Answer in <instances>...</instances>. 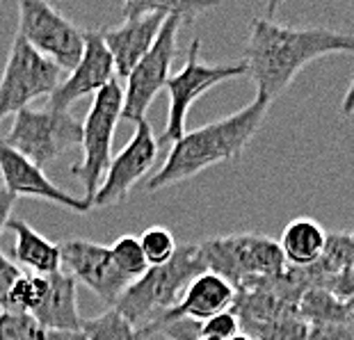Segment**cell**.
Here are the masks:
<instances>
[{
	"instance_id": "obj_11",
	"label": "cell",
	"mask_w": 354,
	"mask_h": 340,
	"mask_svg": "<svg viewBox=\"0 0 354 340\" xmlns=\"http://www.w3.org/2000/svg\"><path fill=\"white\" fill-rule=\"evenodd\" d=\"M158 151H160V142L153 135L149 119H142L140 124H135L133 138L128 140V144L119 151L117 158H112L99 192L92 199V208L117 206V203L126 201L133 187L153 169Z\"/></svg>"
},
{
	"instance_id": "obj_21",
	"label": "cell",
	"mask_w": 354,
	"mask_h": 340,
	"mask_svg": "<svg viewBox=\"0 0 354 340\" xmlns=\"http://www.w3.org/2000/svg\"><path fill=\"white\" fill-rule=\"evenodd\" d=\"M80 331L85 340H140L138 329L115 308L101 313L99 317L82 320Z\"/></svg>"
},
{
	"instance_id": "obj_28",
	"label": "cell",
	"mask_w": 354,
	"mask_h": 340,
	"mask_svg": "<svg viewBox=\"0 0 354 340\" xmlns=\"http://www.w3.org/2000/svg\"><path fill=\"white\" fill-rule=\"evenodd\" d=\"M19 196L12 194L7 187H0V238H3V233L7 229V222H10L12 217V208L14 203H17Z\"/></svg>"
},
{
	"instance_id": "obj_9",
	"label": "cell",
	"mask_w": 354,
	"mask_h": 340,
	"mask_svg": "<svg viewBox=\"0 0 354 340\" xmlns=\"http://www.w3.org/2000/svg\"><path fill=\"white\" fill-rule=\"evenodd\" d=\"M62 69L37 53L17 35L0 78V124L37 98H48L57 89Z\"/></svg>"
},
{
	"instance_id": "obj_20",
	"label": "cell",
	"mask_w": 354,
	"mask_h": 340,
	"mask_svg": "<svg viewBox=\"0 0 354 340\" xmlns=\"http://www.w3.org/2000/svg\"><path fill=\"white\" fill-rule=\"evenodd\" d=\"M0 340H85L82 331L46 329L28 313H0Z\"/></svg>"
},
{
	"instance_id": "obj_3",
	"label": "cell",
	"mask_w": 354,
	"mask_h": 340,
	"mask_svg": "<svg viewBox=\"0 0 354 340\" xmlns=\"http://www.w3.org/2000/svg\"><path fill=\"white\" fill-rule=\"evenodd\" d=\"M203 272H208V267L199 245H180L169 263L149 267L140 278L128 283V288L112 308L140 331L162 313H167L187 285Z\"/></svg>"
},
{
	"instance_id": "obj_13",
	"label": "cell",
	"mask_w": 354,
	"mask_h": 340,
	"mask_svg": "<svg viewBox=\"0 0 354 340\" xmlns=\"http://www.w3.org/2000/svg\"><path fill=\"white\" fill-rule=\"evenodd\" d=\"M115 80V62H112L110 50L103 41V35L96 32V30H85V50H82L80 62L59 82L55 92L46 98V108L69 112V108L78 98L89 94L96 96Z\"/></svg>"
},
{
	"instance_id": "obj_6",
	"label": "cell",
	"mask_w": 354,
	"mask_h": 340,
	"mask_svg": "<svg viewBox=\"0 0 354 340\" xmlns=\"http://www.w3.org/2000/svg\"><path fill=\"white\" fill-rule=\"evenodd\" d=\"M3 140L44 169L55 158L82 144V124L71 112L24 108L14 115L12 128Z\"/></svg>"
},
{
	"instance_id": "obj_31",
	"label": "cell",
	"mask_w": 354,
	"mask_h": 340,
	"mask_svg": "<svg viewBox=\"0 0 354 340\" xmlns=\"http://www.w3.org/2000/svg\"><path fill=\"white\" fill-rule=\"evenodd\" d=\"M229 340H256V338L250 336V334H238V336H233V338H229Z\"/></svg>"
},
{
	"instance_id": "obj_16",
	"label": "cell",
	"mask_w": 354,
	"mask_h": 340,
	"mask_svg": "<svg viewBox=\"0 0 354 340\" xmlns=\"http://www.w3.org/2000/svg\"><path fill=\"white\" fill-rule=\"evenodd\" d=\"M167 19V14L151 12L135 19H124L122 26L103 30V41L108 46L112 62H115L117 78H128L131 71L140 64L156 44V37Z\"/></svg>"
},
{
	"instance_id": "obj_25",
	"label": "cell",
	"mask_w": 354,
	"mask_h": 340,
	"mask_svg": "<svg viewBox=\"0 0 354 340\" xmlns=\"http://www.w3.org/2000/svg\"><path fill=\"white\" fill-rule=\"evenodd\" d=\"M199 334L201 338H208V340H229L240 334V317L233 308L222 311L203 324H199Z\"/></svg>"
},
{
	"instance_id": "obj_29",
	"label": "cell",
	"mask_w": 354,
	"mask_h": 340,
	"mask_svg": "<svg viewBox=\"0 0 354 340\" xmlns=\"http://www.w3.org/2000/svg\"><path fill=\"white\" fill-rule=\"evenodd\" d=\"M341 112L345 117L354 115V71H352V78H350V85L345 89V96H343V103H341Z\"/></svg>"
},
{
	"instance_id": "obj_5",
	"label": "cell",
	"mask_w": 354,
	"mask_h": 340,
	"mask_svg": "<svg viewBox=\"0 0 354 340\" xmlns=\"http://www.w3.org/2000/svg\"><path fill=\"white\" fill-rule=\"evenodd\" d=\"M201 39H192L187 48V59L176 73L169 75L165 92L169 96V110H167V124L162 128V135L158 142L171 147L176 140H180L187 131V112L199 98L210 92L213 87L222 85L227 80H236L247 75V64L229 62V64H203L199 59Z\"/></svg>"
},
{
	"instance_id": "obj_19",
	"label": "cell",
	"mask_w": 354,
	"mask_h": 340,
	"mask_svg": "<svg viewBox=\"0 0 354 340\" xmlns=\"http://www.w3.org/2000/svg\"><path fill=\"white\" fill-rule=\"evenodd\" d=\"M327 245V231L311 217H295L286 226L279 240L281 254L288 265L297 270L313 267Z\"/></svg>"
},
{
	"instance_id": "obj_14",
	"label": "cell",
	"mask_w": 354,
	"mask_h": 340,
	"mask_svg": "<svg viewBox=\"0 0 354 340\" xmlns=\"http://www.w3.org/2000/svg\"><path fill=\"white\" fill-rule=\"evenodd\" d=\"M233 301H236V288H233L227 278H222L215 272H203L201 276H197L187 285L185 292L180 294V299L167 313H162L158 320L147 324L145 329H140L138 336L140 340H147L151 334H160L165 327L183 320L203 324L213 315L229 311Z\"/></svg>"
},
{
	"instance_id": "obj_24",
	"label": "cell",
	"mask_w": 354,
	"mask_h": 340,
	"mask_svg": "<svg viewBox=\"0 0 354 340\" xmlns=\"http://www.w3.org/2000/svg\"><path fill=\"white\" fill-rule=\"evenodd\" d=\"M140 245H142V252H145L149 267H158V265L169 263L178 249L171 231L162 229V226H151V229H147L140 236Z\"/></svg>"
},
{
	"instance_id": "obj_10",
	"label": "cell",
	"mask_w": 354,
	"mask_h": 340,
	"mask_svg": "<svg viewBox=\"0 0 354 340\" xmlns=\"http://www.w3.org/2000/svg\"><path fill=\"white\" fill-rule=\"evenodd\" d=\"M185 21L187 19L180 17V14H171V17L165 19L151 50L140 59V64L126 78L122 112L124 122L140 124L142 119H147L149 105L153 103V98L167 85L171 75V62H174L178 53V30Z\"/></svg>"
},
{
	"instance_id": "obj_7",
	"label": "cell",
	"mask_w": 354,
	"mask_h": 340,
	"mask_svg": "<svg viewBox=\"0 0 354 340\" xmlns=\"http://www.w3.org/2000/svg\"><path fill=\"white\" fill-rule=\"evenodd\" d=\"M124 112V89L110 82L94 96L85 122H82V160L71 167V173L82 183L85 201L92 203L101 180L112 162V142Z\"/></svg>"
},
{
	"instance_id": "obj_26",
	"label": "cell",
	"mask_w": 354,
	"mask_h": 340,
	"mask_svg": "<svg viewBox=\"0 0 354 340\" xmlns=\"http://www.w3.org/2000/svg\"><path fill=\"white\" fill-rule=\"evenodd\" d=\"M304 340H354V329L348 322L311 324Z\"/></svg>"
},
{
	"instance_id": "obj_27",
	"label": "cell",
	"mask_w": 354,
	"mask_h": 340,
	"mask_svg": "<svg viewBox=\"0 0 354 340\" xmlns=\"http://www.w3.org/2000/svg\"><path fill=\"white\" fill-rule=\"evenodd\" d=\"M24 274L17 263L10 261L7 256L0 252V311L7 308V299H10V292L14 288V283L19 281V276Z\"/></svg>"
},
{
	"instance_id": "obj_17",
	"label": "cell",
	"mask_w": 354,
	"mask_h": 340,
	"mask_svg": "<svg viewBox=\"0 0 354 340\" xmlns=\"http://www.w3.org/2000/svg\"><path fill=\"white\" fill-rule=\"evenodd\" d=\"M32 317L46 329L80 331L82 317L78 311V283L66 272L44 276V292Z\"/></svg>"
},
{
	"instance_id": "obj_12",
	"label": "cell",
	"mask_w": 354,
	"mask_h": 340,
	"mask_svg": "<svg viewBox=\"0 0 354 340\" xmlns=\"http://www.w3.org/2000/svg\"><path fill=\"white\" fill-rule=\"evenodd\" d=\"M57 245L62 254V270H66V274L76 278V283L80 281L87 285L105 304L115 306L131 281L117 270L110 247L82 238H66Z\"/></svg>"
},
{
	"instance_id": "obj_32",
	"label": "cell",
	"mask_w": 354,
	"mask_h": 340,
	"mask_svg": "<svg viewBox=\"0 0 354 340\" xmlns=\"http://www.w3.org/2000/svg\"><path fill=\"white\" fill-rule=\"evenodd\" d=\"M350 238H352V243H354V233H350Z\"/></svg>"
},
{
	"instance_id": "obj_8",
	"label": "cell",
	"mask_w": 354,
	"mask_h": 340,
	"mask_svg": "<svg viewBox=\"0 0 354 340\" xmlns=\"http://www.w3.org/2000/svg\"><path fill=\"white\" fill-rule=\"evenodd\" d=\"M17 35L59 69L71 71L85 50V30H80L44 0H21Z\"/></svg>"
},
{
	"instance_id": "obj_15",
	"label": "cell",
	"mask_w": 354,
	"mask_h": 340,
	"mask_svg": "<svg viewBox=\"0 0 354 340\" xmlns=\"http://www.w3.org/2000/svg\"><path fill=\"white\" fill-rule=\"evenodd\" d=\"M0 176H3V187L17 196H35V199L69 208L73 213L92 210V203L85 201V196H73L57 187L41 167H37L26 155L7 144L3 135H0Z\"/></svg>"
},
{
	"instance_id": "obj_2",
	"label": "cell",
	"mask_w": 354,
	"mask_h": 340,
	"mask_svg": "<svg viewBox=\"0 0 354 340\" xmlns=\"http://www.w3.org/2000/svg\"><path fill=\"white\" fill-rule=\"evenodd\" d=\"M268 110L270 103L256 96L250 105L229 117L194 128V131H185L183 138L169 147L162 167L147 180V192H158L162 187L183 183L217 162L238 160L256 138V133L261 131Z\"/></svg>"
},
{
	"instance_id": "obj_23",
	"label": "cell",
	"mask_w": 354,
	"mask_h": 340,
	"mask_svg": "<svg viewBox=\"0 0 354 340\" xmlns=\"http://www.w3.org/2000/svg\"><path fill=\"white\" fill-rule=\"evenodd\" d=\"M217 7V3H145V0H131V3H124L122 7V14L124 19H135V17H142V14H151V12H160V14H180L185 17L187 21H192L197 14H203L208 10Z\"/></svg>"
},
{
	"instance_id": "obj_22",
	"label": "cell",
	"mask_w": 354,
	"mask_h": 340,
	"mask_svg": "<svg viewBox=\"0 0 354 340\" xmlns=\"http://www.w3.org/2000/svg\"><path fill=\"white\" fill-rule=\"evenodd\" d=\"M110 254H112V261H115L117 270L122 272L128 281H135V278H140L149 270L140 238H135V236H119L115 243L110 245Z\"/></svg>"
},
{
	"instance_id": "obj_30",
	"label": "cell",
	"mask_w": 354,
	"mask_h": 340,
	"mask_svg": "<svg viewBox=\"0 0 354 340\" xmlns=\"http://www.w3.org/2000/svg\"><path fill=\"white\" fill-rule=\"evenodd\" d=\"M345 308H348V324L354 329V299L348 301V304H345Z\"/></svg>"
},
{
	"instance_id": "obj_18",
	"label": "cell",
	"mask_w": 354,
	"mask_h": 340,
	"mask_svg": "<svg viewBox=\"0 0 354 340\" xmlns=\"http://www.w3.org/2000/svg\"><path fill=\"white\" fill-rule=\"evenodd\" d=\"M7 229L14 233V263L21 270H28L30 274H57L62 272V254H59V245L50 243L48 238H44L41 233H37L26 219L10 217Z\"/></svg>"
},
{
	"instance_id": "obj_4",
	"label": "cell",
	"mask_w": 354,
	"mask_h": 340,
	"mask_svg": "<svg viewBox=\"0 0 354 340\" xmlns=\"http://www.w3.org/2000/svg\"><path fill=\"white\" fill-rule=\"evenodd\" d=\"M199 249L208 272L227 278L236 292L281 276L288 265L277 240L256 233L210 238Z\"/></svg>"
},
{
	"instance_id": "obj_1",
	"label": "cell",
	"mask_w": 354,
	"mask_h": 340,
	"mask_svg": "<svg viewBox=\"0 0 354 340\" xmlns=\"http://www.w3.org/2000/svg\"><path fill=\"white\" fill-rule=\"evenodd\" d=\"M334 53H354V35L329 28H290L270 17H256L243 62L256 85V96L272 105L308 62Z\"/></svg>"
}]
</instances>
